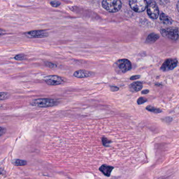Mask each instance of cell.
Instances as JSON below:
<instances>
[{
  "label": "cell",
  "instance_id": "6da1fadb",
  "mask_svg": "<svg viewBox=\"0 0 179 179\" xmlns=\"http://www.w3.org/2000/svg\"><path fill=\"white\" fill-rule=\"evenodd\" d=\"M59 102L56 99L44 98V99H33L30 103V104L37 107L46 108V107H53L58 104Z\"/></svg>",
  "mask_w": 179,
  "mask_h": 179
},
{
  "label": "cell",
  "instance_id": "7a4b0ae2",
  "mask_svg": "<svg viewBox=\"0 0 179 179\" xmlns=\"http://www.w3.org/2000/svg\"><path fill=\"white\" fill-rule=\"evenodd\" d=\"M113 67L115 72L119 74L125 73L131 70L132 67L131 61L127 59H122L114 63Z\"/></svg>",
  "mask_w": 179,
  "mask_h": 179
},
{
  "label": "cell",
  "instance_id": "3957f363",
  "mask_svg": "<svg viewBox=\"0 0 179 179\" xmlns=\"http://www.w3.org/2000/svg\"><path fill=\"white\" fill-rule=\"evenodd\" d=\"M102 6L108 12L115 13L121 10L122 3L120 0H103Z\"/></svg>",
  "mask_w": 179,
  "mask_h": 179
},
{
  "label": "cell",
  "instance_id": "277c9868",
  "mask_svg": "<svg viewBox=\"0 0 179 179\" xmlns=\"http://www.w3.org/2000/svg\"><path fill=\"white\" fill-rule=\"evenodd\" d=\"M129 5L133 11L136 12H142L147 6L146 0H129Z\"/></svg>",
  "mask_w": 179,
  "mask_h": 179
},
{
  "label": "cell",
  "instance_id": "5b68a950",
  "mask_svg": "<svg viewBox=\"0 0 179 179\" xmlns=\"http://www.w3.org/2000/svg\"><path fill=\"white\" fill-rule=\"evenodd\" d=\"M44 80L49 86H58L64 83V79L61 76L56 75H50L45 76Z\"/></svg>",
  "mask_w": 179,
  "mask_h": 179
},
{
  "label": "cell",
  "instance_id": "8992f818",
  "mask_svg": "<svg viewBox=\"0 0 179 179\" xmlns=\"http://www.w3.org/2000/svg\"><path fill=\"white\" fill-rule=\"evenodd\" d=\"M161 33L164 37H167L170 39L176 40L178 38V30L175 28H168L162 29Z\"/></svg>",
  "mask_w": 179,
  "mask_h": 179
},
{
  "label": "cell",
  "instance_id": "52a82bcc",
  "mask_svg": "<svg viewBox=\"0 0 179 179\" xmlns=\"http://www.w3.org/2000/svg\"><path fill=\"white\" fill-rule=\"evenodd\" d=\"M177 60L176 59H168L162 65L160 70L163 71H168L173 70L177 66Z\"/></svg>",
  "mask_w": 179,
  "mask_h": 179
},
{
  "label": "cell",
  "instance_id": "ba28073f",
  "mask_svg": "<svg viewBox=\"0 0 179 179\" xmlns=\"http://www.w3.org/2000/svg\"><path fill=\"white\" fill-rule=\"evenodd\" d=\"M147 13L148 15L153 19H156L159 16V9L156 3L150 2L147 7Z\"/></svg>",
  "mask_w": 179,
  "mask_h": 179
},
{
  "label": "cell",
  "instance_id": "9c48e42d",
  "mask_svg": "<svg viewBox=\"0 0 179 179\" xmlns=\"http://www.w3.org/2000/svg\"><path fill=\"white\" fill-rule=\"evenodd\" d=\"M26 36L29 38H45L48 36V34L44 31H32L25 34Z\"/></svg>",
  "mask_w": 179,
  "mask_h": 179
},
{
  "label": "cell",
  "instance_id": "30bf717a",
  "mask_svg": "<svg viewBox=\"0 0 179 179\" xmlns=\"http://www.w3.org/2000/svg\"><path fill=\"white\" fill-rule=\"evenodd\" d=\"M95 75L93 72L86 70H79L73 73V76L76 78H86L92 77Z\"/></svg>",
  "mask_w": 179,
  "mask_h": 179
},
{
  "label": "cell",
  "instance_id": "8fae6325",
  "mask_svg": "<svg viewBox=\"0 0 179 179\" xmlns=\"http://www.w3.org/2000/svg\"><path fill=\"white\" fill-rule=\"evenodd\" d=\"M114 169V168L111 165L103 164L99 167V170L104 175L106 176L107 177H109V176L111 175L112 170Z\"/></svg>",
  "mask_w": 179,
  "mask_h": 179
},
{
  "label": "cell",
  "instance_id": "7c38bea8",
  "mask_svg": "<svg viewBox=\"0 0 179 179\" xmlns=\"http://www.w3.org/2000/svg\"><path fill=\"white\" fill-rule=\"evenodd\" d=\"M142 83L141 82H135L131 83L129 86V90L132 92H137L142 89Z\"/></svg>",
  "mask_w": 179,
  "mask_h": 179
},
{
  "label": "cell",
  "instance_id": "4fadbf2b",
  "mask_svg": "<svg viewBox=\"0 0 179 179\" xmlns=\"http://www.w3.org/2000/svg\"><path fill=\"white\" fill-rule=\"evenodd\" d=\"M159 38V36L157 34L155 33L150 34L148 35V37L146 39V43L152 44L154 43Z\"/></svg>",
  "mask_w": 179,
  "mask_h": 179
},
{
  "label": "cell",
  "instance_id": "5bb4252c",
  "mask_svg": "<svg viewBox=\"0 0 179 179\" xmlns=\"http://www.w3.org/2000/svg\"><path fill=\"white\" fill-rule=\"evenodd\" d=\"M12 164L16 166H24L27 164V161L20 159H15L12 161Z\"/></svg>",
  "mask_w": 179,
  "mask_h": 179
},
{
  "label": "cell",
  "instance_id": "9a60e30c",
  "mask_svg": "<svg viewBox=\"0 0 179 179\" xmlns=\"http://www.w3.org/2000/svg\"><path fill=\"white\" fill-rule=\"evenodd\" d=\"M146 109L147 111L152 112L154 113H161L162 111L161 109H158V108H156V107H153L152 106L150 105H148L147 107H146Z\"/></svg>",
  "mask_w": 179,
  "mask_h": 179
},
{
  "label": "cell",
  "instance_id": "2e32d148",
  "mask_svg": "<svg viewBox=\"0 0 179 179\" xmlns=\"http://www.w3.org/2000/svg\"><path fill=\"white\" fill-rule=\"evenodd\" d=\"M160 20L164 21V23L166 24H171L172 22L170 18L164 14H161L160 15Z\"/></svg>",
  "mask_w": 179,
  "mask_h": 179
},
{
  "label": "cell",
  "instance_id": "e0dca14e",
  "mask_svg": "<svg viewBox=\"0 0 179 179\" xmlns=\"http://www.w3.org/2000/svg\"><path fill=\"white\" fill-rule=\"evenodd\" d=\"M10 96V94L8 92H0V101H4L8 99Z\"/></svg>",
  "mask_w": 179,
  "mask_h": 179
},
{
  "label": "cell",
  "instance_id": "ac0fdd59",
  "mask_svg": "<svg viewBox=\"0 0 179 179\" xmlns=\"http://www.w3.org/2000/svg\"><path fill=\"white\" fill-rule=\"evenodd\" d=\"M26 58V56L24 55V54H18V55H16L14 57V59L18 61L24 60Z\"/></svg>",
  "mask_w": 179,
  "mask_h": 179
},
{
  "label": "cell",
  "instance_id": "d6986e66",
  "mask_svg": "<svg viewBox=\"0 0 179 179\" xmlns=\"http://www.w3.org/2000/svg\"><path fill=\"white\" fill-rule=\"evenodd\" d=\"M102 142L103 146L105 147H109V144L111 143V140H109L107 138H105V137H103L102 138Z\"/></svg>",
  "mask_w": 179,
  "mask_h": 179
},
{
  "label": "cell",
  "instance_id": "ffe728a7",
  "mask_svg": "<svg viewBox=\"0 0 179 179\" xmlns=\"http://www.w3.org/2000/svg\"><path fill=\"white\" fill-rule=\"evenodd\" d=\"M147 101V99H146V98L143 97H140L137 99V104L138 105H140L144 104Z\"/></svg>",
  "mask_w": 179,
  "mask_h": 179
},
{
  "label": "cell",
  "instance_id": "44dd1931",
  "mask_svg": "<svg viewBox=\"0 0 179 179\" xmlns=\"http://www.w3.org/2000/svg\"><path fill=\"white\" fill-rule=\"evenodd\" d=\"M45 64L47 67H48L49 68H56L57 67L56 64L53 63H51V62H45Z\"/></svg>",
  "mask_w": 179,
  "mask_h": 179
},
{
  "label": "cell",
  "instance_id": "7402d4cb",
  "mask_svg": "<svg viewBox=\"0 0 179 179\" xmlns=\"http://www.w3.org/2000/svg\"><path fill=\"white\" fill-rule=\"evenodd\" d=\"M6 132V129L3 127H0V137L4 135Z\"/></svg>",
  "mask_w": 179,
  "mask_h": 179
},
{
  "label": "cell",
  "instance_id": "603a6c76",
  "mask_svg": "<svg viewBox=\"0 0 179 179\" xmlns=\"http://www.w3.org/2000/svg\"><path fill=\"white\" fill-rule=\"evenodd\" d=\"M140 78V76H139V75H135V76H132L130 78V80L134 81V80H137Z\"/></svg>",
  "mask_w": 179,
  "mask_h": 179
},
{
  "label": "cell",
  "instance_id": "cb8c5ba5",
  "mask_svg": "<svg viewBox=\"0 0 179 179\" xmlns=\"http://www.w3.org/2000/svg\"><path fill=\"white\" fill-rule=\"evenodd\" d=\"M110 89H111V91L113 92L117 91L119 90V88L117 86H111Z\"/></svg>",
  "mask_w": 179,
  "mask_h": 179
},
{
  "label": "cell",
  "instance_id": "d4e9b609",
  "mask_svg": "<svg viewBox=\"0 0 179 179\" xmlns=\"http://www.w3.org/2000/svg\"><path fill=\"white\" fill-rule=\"evenodd\" d=\"M51 5L54 6V7H57V6H58L59 5H60V3H59V2L55 1V2H51Z\"/></svg>",
  "mask_w": 179,
  "mask_h": 179
},
{
  "label": "cell",
  "instance_id": "484cf974",
  "mask_svg": "<svg viewBox=\"0 0 179 179\" xmlns=\"http://www.w3.org/2000/svg\"><path fill=\"white\" fill-rule=\"evenodd\" d=\"M149 92V91L148 90H143V91H142V94H148Z\"/></svg>",
  "mask_w": 179,
  "mask_h": 179
},
{
  "label": "cell",
  "instance_id": "4316f807",
  "mask_svg": "<svg viewBox=\"0 0 179 179\" xmlns=\"http://www.w3.org/2000/svg\"><path fill=\"white\" fill-rule=\"evenodd\" d=\"M4 31L3 29L0 28V37L4 35Z\"/></svg>",
  "mask_w": 179,
  "mask_h": 179
},
{
  "label": "cell",
  "instance_id": "83f0119b",
  "mask_svg": "<svg viewBox=\"0 0 179 179\" xmlns=\"http://www.w3.org/2000/svg\"><path fill=\"white\" fill-rule=\"evenodd\" d=\"M4 174V170L1 168H0V175L1 174Z\"/></svg>",
  "mask_w": 179,
  "mask_h": 179
},
{
  "label": "cell",
  "instance_id": "f1b7e54d",
  "mask_svg": "<svg viewBox=\"0 0 179 179\" xmlns=\"http://www.w3.org/2000/svg\"><path fill=\"white\" fill-rule=\"evenodd\" d=\"M177 10H178V11H179V2H178V3H177Z\"/></svg>",
  "mask_w": 179,
  "mask_h": 179
}]
</instances>
